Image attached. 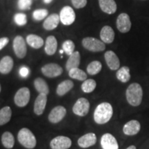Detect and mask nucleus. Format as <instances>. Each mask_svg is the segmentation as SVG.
<instances>
[{"mask_svg": "<svg viewBox=\"0 0 149 149\" xmlns=\"http://www.w3.org/2000/svg\"><path fill=\"white\" fill-rule=\"evenodd\" d=\"M68 75L72 79L79 80V81H85L87 78V74L84 70L79 69V68H72L68 71Z\"/></svg>", "mask_w": 149, "mask_h": 149, "instance_id": "obj_30", "label": "nucleus"}, {"mask_svg": "<svg viewBox=\"0 0 149 149\" xmlns=\"http://www.w3.org/2000/svg\"><path fill=\"white\" fill-rule=\"evenodd\" d=\"M74 84L70 80H65V81L61 82L57 86V94L59 96H64L67 93L69 92L71 89L73 88Z\"/></svg>", "mask_w": 149, "mask_h": 149, "instance_id": "obj_25", "label": "nucleus"}, {"mask_svg": "<svg viewBox=\"0 0 149 149\" xmlns=\"http://www.w3.org/2000/svg\"><path fill=\"white\" fill-rule=\"evenodd\" d=\"M82 46L85 49L91 52H102L105 50V43L95 37H85L81 42Z\"/></svg>", "mask_w": 149, "mask_h": 149, "instance_id": "obj_4", "label": "nucleus"}, {"mask_svg": "<svg viewBox=\"0 0 149 149\" xmlns=\"http://www.w3.org/2000/svg\"><path fill=\"white\" fill-rule=\"evenodd\" d=\"M113 114L111 104L103 102L99 104L94 112V120L98 124H104L109 122Z\"/></svg>", "mask_w": 149, "mask_h": 149, "instance_id": "obj_1", "label": "nucleus"}, {"mask_svg": "<svg viewBox=\"0 0 149 149\" xmlns=\"http://www.w3.org/2000/svg\"><path fill=\"white\" fill-rule=\"evenodd\" d=\"M71 145V139L65 136L56 137L52 139L50 143V146L52 149H68Z\"/></svg>", "mask_w": 149, "mask_h": 149, "instance_id": "obj_11", "label": "nucleus"}, {"mask_svg": "<svg viewBox=\"0 0 149 149\" xmlns=\"http://www.w3.org/2000/svg\"><path fill=\"white\" fill-rule=\"evenodd\" d=\"M126 149H137V148H136V147L135 146H133V145H132V146H130L129 147H128Z\"/></svg>", "mask_w": 149, "mask_h": 149, "instance_id": "obj_41", "label": "nucleus"}, {"mask_svg": "<svg viewBox=\"0 0 149 149\" xmlns=\"http://www.w3.org/2000/svg\"><path fill=\"white\" fill-rule=\"evenodd\" d=\"M74 48H75V46L72 40H66L63 43L62 49L67 55L70 56L72 55L74 52Z\"/></svg>", "mask_w": 149, "mask_h": 149, "instance_id": "obj_33", "label": "nucleus"}, {"mask_svg": "<svg viewBox=\"0 0 149 149\" xmlns=\"http://www.w3.org/2000/svg\"><path fill=\"white\" fill-rule=\"evenodd\" d=\"M117 29L122 33H126L131 29V22L128 14L121 13L117 17L116 21Z\"/></svg>", "mask_w": 149, "mask_h": 149, "instance_id": "obj_10", "label": "nucleus"}, {"mask_svg": "<svg viewBox=\"0 0 149 149\" xmlns=\"http://www.w3.org/2000/svg\"><path fill=\"white\" fill-rule=\"evenodd\" d=\"M59 53H60V54H62L63 53H64V51H63V49H61V50H60V51H59Z\"/></svg>", "mask_w": 149, "mask_h": 149, "instance_id": "obj_42", "label": "nucleus"}, {"mask_svg": "<svg viewBox=\"0 0 149 149\" xmlns=\"http://www.w3.org/2000/svg\"><path fill=\"white\" fill-rule=\"evenodd\" d=\"M29 74V69L26 66H22L19 69V74L22 77H27Z\"/></svg>", "mask_w": 149, "mask_h": 149, "instance_id": "obj_38", "label": "nucleus"}, {"mask_svg": "<svg viewBox=\"0 0 149 149\" xmlns=\"http://www.w3.org/2000/svg\"><path fill=\"white\" fill-rule=\"evenodd\" d=\"M9 40L7 37H1L0 38V51L5 47L8 44Z\"/></svg>", "mask_w": 149, "mask_h": 149, "instance_id": "obj_39", "label": "nucleus"}, {"mask_svg": "<svg viewBox=\"0 0 149 149\" xmlns=\"http://www.w3.org/2000/svg\"><path fill=\"white\" fill-rule=\"evenodd\" d=\"M31 93L27 87H23L19 88L16 93L14 97V102L17 107H24L29 104Z\"/></svg>", "mask_w": 149, "mask_h": 149, "instance_id": "obj_6", "label": "nucleus"}, {"mask_svg": "<svg viewBox=\"0 0 149 149\" xmlns=\"http://www.w3.org/2000/svg\"><path fill=\"white\" fill-rule=\"evenodd\" d=\"M141 129L140 123L137 120H130L123 127V132L126 135H135Z\"/></svg>", "mask_w": 149, "mask_h": 149, "instance_id": "obj_17", "label": "nucleus"}, {"mask_svg": "<svg viewBox=\"0 0 149 149\" xmlns=\"http://www.w3.org/2000/svg\"><path fill=\"white\" fill-rule=\"evenodd\" d=\"M47 103V95L40 93L36 98L34 104V112L37 115L43 114Z\"/></svg>", "mask_w": 149, "mask_h": 149, "instance_id": "obj_16", "label": "nucleus"}, {"mask_svg": "<svg viewBox=\"0 0 149 149\" xmlns=\"http://www.w3.org/2000/svg\"><path fill=\"white\" fill-rule=\"evenodd\" d=\"M80 60H81V57L80 54L78 51H74L72 55L69 56L68 61L66 64V68L68 71H69L72 68H78L79 66Z\"/></svg>", "mask_w": 149, "mask_h": 149, "instance_id": "obj_22", "label": "nucleus"}, {"mask_svg": "<svg viewBox=\"0 0 149 149\" xmlns=\"http://www.w3.org/2000/svg\"><path fill=\"white\" fill-rule=\"evenodd\" d=\"M127 102L133 107H138L141 103L143 91L141 85L138 83H133L128 86L126 91Z\"/></svg>", "mask_w": 149, "mask_h": 149, "instance_id": "obj_2", "label": "nucleus"}, {"mask_svg": "<svg viewBox=\"0 0 149 149\" xmlns=\"http://www.w3.org/2000/svg\"><path fill=\"white\" fill-rule=\"evenodd\" d=\"M89 109H90V103L87 99L84 97L78 99L72 107L73 113L80 117L86 116L88 114Z\"/></svg>", "mask_w": 149, "mask_h": 149, "instance_id": "obj_7", "label": "nucleus"}, {"mask_svg": "<svg viewBox=\"0 0 149 149\" xmlns=\"http://www.w3.org/2000/svg\"><path fill=\"white\" fill-rule=\"evenodd\" d=\"M32 3V0H18V8L22 10H29Z\"/></svg>", "mask_w": 149, "mask_h": 149, "instance_id": "obj_36", "label": "nucleus"}, {"mask_svg": "<svg viewBox=\"0 0 149 149\" xmlns=\"http://www.w3.org/2000/svg\"><path fill=\"white\" fill-rule=\"evenodd\" d=\"M96 81L93 79H86L81 84V90L86 93H92L96 88Z\"/></svg>", "mask_w": 149, "mask_h": 149, "instance_id": "obj_32", "label": "nucleus"}, {"mask_svg": "<svg viewBox=\"0 0 149 149\" xmlns=\"http://www.w3.org/2000/svg\"><path fill=\"white\" fill-rule=\"evenodd\" d=\"M1 85H0V92H1Z\"/></svg>", "mask_w": 149, "mask_h": 149, "instance_id": "obj_43", "label": "nucleus"}, {"mask_svg": "<svg viewBox=\"0 0 149 149\" xmlns=\"http://www.w3.org/2000/svg\"><path fill=\"white\" fill-rule=\"evenodd\" d=\"M12 111L9 107H5L0 110V126L4 125L10 120Z\"/></svg>", "mask_w": 149, "mask_h": 149, "instance_id": "obj_29", "label": "nucleus"}, {"mask_svg": "<svg viewBox=\"0 0 149 149\" xmlns=\"http://www.w3.org/2000/svg\"><path fill=\"white\" fill-rule=\"evenodd\" d=\"M100 8L105 13L114 14L117 10V3L115 0H98Z\"/></svg>", "mask_w": 149, "mask_h": 149, "instance_id": "obj_18", "label": "nucleus"}, {"mask_svg": "<svg viewBox=\"0 0 149 149\" xmlns=\"http://www.w3.org/2000/svg\"><path fill=\"white\" fill-rule=\"evenodd\" d=\"M116 77L121 82H128L130 79V68L128 66H123L120 68L116 72Z\"/></svg>", "mask_w": 149, "mask_h": 149, "instance_id": "obj_27", "label": "nucleus"}, {"mask_svg": "<svg viewBox=\"0 0 149 149\" xmlns=\"http://www.w3.org/2000/svg\"><path fill=\"white\" fill-rule=\"evenodd\" d=\"M71 2L74 8L79 9L86 6L87 0H71Z\"/></svg>", "mask_w": 149, "mask_h": 149, "instance_id": "obj_37", "label": "nucleus"}, {"mask_svg": "<svg viewBox=\"0 0 149 149\" xmlns=\"http://www.w3.org/2000/svg\"><path fill=\"white\" fill-rule=\"evenodd\" d=\"M60 22L59 15L54 13L46 17L43 24V27L46 31H53L55 29Z\"/></svg>", "mask_w": 149, "mask_h": 149, "instance_id": "obj_19", "label": "nucleus"}, {"mask_svg": "<svg viewBox=\"0 0 149 149\" xmlns=\"http://www.w3.org/2000/svg\"><path fill=\"white\" fill-rule=\"evenodd\" d=\"M19 142L25 148H34L36 146V139L33 133L28 128H24L19 131L17 135Z\"/></svg>", "mask_w": 149, "mask_h": 149, "instance_id": "obj_3", "label": "nucleus"}, {"mask_svg": "<svg viewBox=\"0 0 149 149\" xmlns=\"http://www.w3.org/2000/svg\"><path fill=\"white\" fill-rule=\"evenodd\" d=\"M41 70L44 75L50 78L58 77L63 72L62 68L59 65L55 63H50V64L44 65Z\"/></svg>", "mask_w": 149, "mask_h": 149, "instance_id": "obj_9", "label": "nucleus"}, {"mask_svg": "<svg viewBox=\"0 0 149 149\" xmlns=\"http://www.w3.org/2000/svg\"><path fill=\"white\" fill-rule=\"evenodd\" d=\"M14 21L17 26H24L27 24V17L25 14L22 13H17L14 15Z\"/></svg>", "mask_w": 149, "mask_h": 149, "instance_id": "obj_35", "label": "nucleus"}, {"mask_svg": "<svg viewBox=\"0 0 149 149\" xmlns=\"http://www.w3.org/2000/svg\"><path fill=\"white\" fill-rule=\"evenodd\" d=\"M34 86L36 91L38 93H42V94L48 95L49 93V88L48 86L46 84V81L43 79L42 78L38 77L35 79L34 81Z\"/></svg>", "mask_w": 149, "mask_h": 149, "instance_id": "obj_26", "label": "nucleus"}, {"mask_svg": "<svg viewBox=\"0 0 149 149\" xmlns=\"http://www.w3.org/2000/svg\"><path fill=\"white\" fill-rule=\"evenodd\" d=\"M100 38L105 44H111L114 41L115 32L109 26H104L100 31Z\"/></svg>", "mask_w": 149, "mask_h": 149, "instance_id": "obj_20", "label": "nucleus"}, {"mask_svg": "<svg viewBox=\"0 0 149 149\" xmlns=\"http://www.w3.org/2000/svg\"><path fill=\"white\" fill-rule=\"evenodd\" d=\"M104 58L110 69L112 70L119 69L120 66V61L115 53L112 51H108L104 54Z\"/></svg>", "mask_w": 149, "mask_h": 149, "instance_id": "obj_13", "label": "nucleus"}, {"mask_svg": "<svg viewBox=\"0 0 149 149\" xmlns=\"http://www.w3.org/2000/svg\"><path fill=\"white\" fill-rule=\"evenodd\" d=\"M57 48V41L54 36H49L46 38L45 43L46 53L48 55H53L55 53Z\"/></svg>", "mask_w": 149, "mask_h": 149, "instance_id": "obj_23", "label": "nucleus"}, {"mask_svg": "<svg viewBox=\"0 0 149 149\" xmlns=\"http://www.w3.org/2000/svg\"><path fill=\"white\" fill-rule=\"evenodd\" d=\"M1 142L5 148L8 149L12 148L15 144L14 136L10 132H5L1 136Z\"/></svg>", "mask_w": 149, "mask_h": 149, "instance_id": "obj_28", "label": "nucleus"}, {"mask_svg": "<svg viewBox=\"0 0 149 149\" xmlns=\"http://www.w3.org/2000/svg\"><path fill=\"white\" fill-rule=\"evenodd\" d=\"M102 68V63L99 61H93L87 66V72L91 75H95L101 71Z\"/></svg>", "mask_w": 149, "mask_h": 149, "instance_id": "obj_31", "label": "nucleus"}, {"mask_svg": "<svg viewBox=\"0 0 149 149\" xmlns=\"http://www.w3.org/2000/svg\"><path fill=\"white\" fill-rule=\"evenodd\" d=\"M60 22L65 26H70L75 21L76 15L73 9L70 6H66L61 9L59 14Z\"/></svg>", "mask_w": 149, "mask_h": 149, "instance_id": "obj_8", "label": "nucleus"}, {"mask_svg": "<svg viewBox=\"0 0 149 149\" xmlns=\"http://www.w3.org/2000/svg\"><path fill=\"white\" fill-rule=\"evenodd\" d=\"M97 137L95 134L93 133H89L83 135L78 139V145L83 148H89L96 144Z\"/></svg>", "mask_w": 149, "mask_h": 149, "instance_id": "obj_15", "label": "nucleus"}, {"mask_svg": "<svg viewBox=\"0 0 149 149\" xmlns=\"http://www.w3.org/2000/svg\"><path fill=\"white\" fill-rule=\"evenodd\" d=\"M14 53L18 58L23 59L27 53V47L24 39L20 35L15 37L13 44Z\"/></svg>", "mask_w": 149, "mask_h": 149, "instance_id": "obj_5", "label": "nucleus"}, {"mask_svg": "<svg viewBox=\"0 0 149 149\" xmlns=\"http://www.w3.org/2000/svg\"><path fill=\"white\" fill-rule=\"evenodd\" d=\"M66 115V110L62 106H57L52 109L48 115V120L53 124L61 122Z\"/></svg>", "mask_w": 149, "mask_h": 149, "instance_id": "obj_12", "label": "nucleus"}, {"mask_svg": "<svg viewBox=\"0 0 149 149\" xmlns=\"http://www.w3.org/2000/svg\"><path fill=\"white\" fill-rule=\"evenodd\" d=\"M101 146L103 149H119L117 139L113 135L105 133L101 138Z\"/></svg>", "mask_w": 149, "mask_h": 149, "instance_id": "obj_14", "label": "nucleus"}, {"mask_svg": "<svg viewBox=\"0 0 149 149\" xmlns=\"http://www.w3.org/2000/svg\"><path fill=\"white\" fill-rule=\"evenodd\" d=\"M44 1L45 3H50L53 1V0H44Z\"/></svg>", "mask_w": 149, "mask_h": 149, "instance_id": "obj_40", "label": "nucleus"}, {"mask_svg": "<svg viewBox=\"0 0 149 149\" xmlns=\"http://www.w3.org/2000/svg\"><path fill=\"white\" fill-rule=\"evenodd\" d=\"M13 68V59L10 56H5L0 60V72L8 74Z\"/></svg>", "mask_w": 149, "mask_h": 149, "instance_id": "obj_21", "label": "nucleus"}, {"mask_svg": "<svg viewBox=\"0 0 149 149\" xmlns=\"http://www.w3.org/2000/svg\"><path fill=\"white\" fill-rule=\"evenodd\" d=\"M26 42L30 46L35 49H39L42 48L44 44L42 37L34 34L28 35L26 37Z\"/></svg>", "mask_w": 149, "mask_h": 149, "instance_id": "obj_24", "label": "nucleus"}, {"mask_svg": "<svg viewBox=\"0 0 149 149\" xmlns=\"http://www.w3.org/2000/svg\"><path fill=\"white\" fill-rule=\"evenodd\" d=\"M48 14V12L46 9H37L33 12V17L35 21H41L47 17Z\"/></svg>", "mask_w": 149, "mask_h": 149, "instance_id": "obj_34", "label": "nucleus"}]
</instances>
